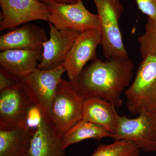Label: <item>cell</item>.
Returning <instances> with one entry per match:
<instances>
[{"label": "cell", "instance_id": "cell-5", "mask_svg": "<svg viewBox=\"0 0 156 156\" xmlns=\"http://www.w3.org/2000/svg\"><path fill=\"white\" fill-rule=\"evenodd\" d=\"M66 71L63 64L53 69H37L21 80L32 102L41 109L43 115L50 118L55 93Z\"/></svg>", "mask_w": 156, "mask_h": 156}, {"label": "cell", "instance_id": "cell-8", "mask_svg": "<svg viewBox=\"0 0 156 156\" xmlns=\"http://www.w3.org/2000/svg\"><path fill=\"white\" fill-rule=\"evenodd\" d=\"M0 30H11L34 20L48 21V5L38 0H0Z\"/></svg>", "mask_w": 156, "mask_h": 156}, {"label": "cell", "instance_id": "cell-7", "mask_svg": "<svg viewBox=\"0 0 156 156\" xmlns=\"http://www.w3.org/2000/svg\"><path fill=\"white\" fill-rule=\"evenodd\" d=\"M47 5L50 10L48 22L58 30L82 33L100 27L98 15L89 11L83 0L73 4L50 2Z\"/></svg>", "mask_w": 156, "mask_h": 156}, {"label": "cell", "instance_id": "cell-1", "mask_svg": "<svg viewBox=\"0 0 156 156\" xmlns=\"http://www.w3.org/2000/svg\"><path fill=\"white\" fill-rule=\"evenodd\" d=\"M134 68V62L129 56L105 61L96 58L72 82L84 99L99 98L119 108L123 103L122 94L131 83Z\"/></svg>", "mask_w": 156, "mask_h": 156}, {"label": "cell", "instance_id": "cell-16", "mask_svg": "<svg viewBox=\"0 0 156 156\" xmlns=\"http://www.w3.org/2000/svg\"><path fill=\"white\" fill-rule=\"evenodd\" d=\"M32 135L25 125H0V156H27Z\"/></svg>", "mask_w": 156, "mask_h": 156}, {"label": "cell", "instance_id": "cell-13", "mask_svg": "<svg viewBox=\"0 0 156 156\" xmlns=\"http://www.w3.org/2000/svg\"><path fill=\"white\" fill-rule=\"evenodd\" d=\"M43 49L8 50L0 53V70L16 80L23 79L37 69L43 57Z\"/></svg>", "mask_w": 156, "mask_h": 156}, {"label": "cell", "instance_id": "cell-11", "mask_svg": "<svg viewBox=\"0 0 156 156\" xmlns=\"http://www.w3.org/2000/svg\"><path fill=\"white\" fill-rule=\"evenodd\" d=\"M33 104L21 82L0 91V125H25L27 112Z\"/></svg>", "mask_w": 156, "mask_h": 156}, {"label": "cell", "instance_id": "cell-14", "mask_svg": "<svg viewBox=\"0 0 156 156\" xmlns=\"http://www.w3.org/2000/svg\"><path fill=\"white\" fill-rule=\"evenodd\" d=\"M44 29L27 23L10 30L0 37V50L43 49L48 41Z\"/></svg>", "mask_w": 156, "mask_h": 156}, {"label": "cell", "instance_id": "cell-3", "mask_svg": "<svg viewBox=\"0 0 156 156\" xmlns=\"http://www.w3.org/2000/svg\"><path fill=\"white\" fill-rule=\"evenodd\" d=\"M92 1L99 17L104 56L107 59L128 57L119 26V20L124 11L121 0Z\"/></svg>", "mask_w": 156, "mask_h": 156}, {"label": "cell", "instance_id": "cell-20", "mask_svg": "<svg viewBox=\"0 0 156 156\" xmlns=\"http://www.w3.org/2000/svg\"><path fill=\"white\" fill-rule=\"evenodd\" d=\"M43 113L41 109L33 104L27 112L25 119V126L32 134L36 131L41 122Z\"/></svg>", "mask_w": 156, "mask_h": 156}, {"label": "cell", "instance_id": "cell-21", "mask_svg": "<svg viewBox=\"0 0 156 156\" xmlns=\"http://www.w3.org/2000/svg\"><path fill=\"white\" fill-rule=\"evenodd\" d=\"M136 2L142 13L156 20V0H136Z\"/></svg>", "mask_w": 156, "mask_h": 156}, {"label": "cell", "instance_id": "cell-22", "mask_svg": "<svg viewBox=\"0 0 156 156\" xmlns=\"http://www.w3.org/2000/svg\"><path fill=\"white\" fill-rule=\"evenodd\" d=\"M0 70V91L9 89L21 82Z\"/></svg>", "mask_w": 156, "mask_h": 156}, {"label": "cell", "instance_id": "cell-18", "mask_svg": "<svg viewBox=\"0 0 156 156\" xmlns=\"http://www.w3.org/2000/svg\"><path fill=\"white\" fill-rule=\"evenodd\" d=\"M140 150L126 140H115L108 144H100L91 156H139Z\"/></svg>", "mask_w": 156, "mask_h": 156}, {"label": "cell", "instance_id": "cell-12", "mask_svg": "<svg viewBox=\"0 0 156 156\" xmlns=\"http://www.w3.org/2000/svg\"><path fill=\"white\" fill-rule=\"evenodd\" d=\"M63 135L50 118L43 115L41 124L31 139L27 156H66Z\"/></svg>", "mask_w": 156, "mask_h": 156}, {"label": "cell", "instance_id": "cell-15", "mask_svg": "<svg viewBox=\"0 0 156 156\" xmlns=\"http://www.w3.org/2000/svg\"><path fill=\"white\" fill-rule=\"evenodd\" d=\"M116 108L112 104L99 98H86L83 104L82 120L101 126L113 135L120 117Z\"/></svg>", "mask_w": 156, "mask_h": 156}, {"label": "cell", "instance_id": "cell-19", "mask_svg": "<svg viewBox=\"0 0 156 156\" xmlns=\"http://www.w3.org/2000/svg\"><path fill=\"white\" fill-rule=\"evenodd\" d=\"M141 57L156 56V20L147 17L145 32L137 37Z\"/></svg>", "mask_w": 156, "mask_h": 156}, {"label": "cell", "instance_id": "cell-9", "mask_svg": "<svg viewBox=\"0 0 156 156\" xmlns=\"http://www.w3.org/2000/svg\"><path fill=\"white\" fill-rule=\"evenodd\" d=\"M101 44L100 27L81 33L63 63L69 81L75 80L87 62L97 58L96 50Z\"/></svg>", "mask_w": 156, "mask_h": 156}, {"label": "cell", "instance_id": "cell-6", "mask_svg": "<svg viewBox=\"0 0 156 156\" xmlns=\"http://www.w3.org/2000/svg\"><path fill=\"white\" fill-rule=\"evenodd\" d=\"M112 138L131 141L145 152L156 151V113L143 112L133 119L120 116Z\"/></svg>", "mask_w": 156, "mask_h": 156}, {"label": "cell", "instance_id": "cell-10", "mask_svg": "<svg viewBox=\"0 0 156 156\" xmlns=\"http://www.w3.org/2000/svg\"><path fill=\"white\" fill-rule=\"evenodd\" d=\"M50 38L43 45V57L37 69H53L64 63L74 43L81 32L69 29L58 30L49 23Z\"/></svg>", "mask_w": 156, "mask_h": 156}, {"label": "cell", "instance_id": "cell-23", "mask_svg": "<svg viewBox=\"0 0 156 156\" xmlns=\"http://www.w3.org/2000/svg\"><path fill=\"white\" fill-rule=\"evenodd\" d=\"M40 2L48 4L50 2L61 3V4H73L76 2L78 0H38Z\"/></svg>", "mask_w": 156, "mask_h": 156}, {"label": "cell", "instance_id": "cell-17", "mask_svg": "<svg viewBox=\"0 0 156 156\" xmlns=\"http://www.w3.org/2000/svg\"><path fill=\"white\" fill-rule=\"evenodd\" d=\"M107 130L94 123L81 120L63 135L66 148L69 146L89 139L100 140L105 137H112Z\"/></svg>", "mask_w": 156, "mask_h": 156}, {"label": "cell", "instance_id": "cell-4", "mask_svg": "<svg viewBox=\"0 0 156 156\" xmlns=\"http://www.w3.org/2000/svg\"><path fill=\"white\" fill-rule=\"evenodd\" d=\"M84 101L71 81L62 79L53 99L50 119L62 135L82 120Z\"/></svg>", "mask_w": 156, "mask_h": 156}, {"label": "cell", "instance_id": "cell-2", "mask_svg": "<svg viewBox=\"0 0 156 156\" xmlns=\"http://www.w3.org/2000/svg\"><path fill=\"white\" fill-rule=\"evenodd\" d=\"M125 94L127 108L132 114L143 112L156 113V56L143 58Z\"/></svg>", "mask_w": 156, "mask_h": 156}]
</instances>
